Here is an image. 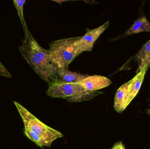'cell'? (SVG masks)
Instances as JSON below:
<instances>
[{
  "instance_id": "cell-9",
  "label": "cell",
  "mask_w": 150,
  "mask_h": 149,
  "mask_svg": "<svg viewBox=\"0 0 150 149\" xmlns=\"http://www.w3.org/2000/svg\"><path fill=\"white\" fill-rule=\"evenodd\" d=\"M131 60L134 61L138 65L136 71V74L142 71L144 66L149 69L150 66V40L143 45Z\"/></svg>"
},
{
  "instance_id": "cell-6",
  "label": "cell",
  "mask_w": 150,
  "mask_h": 149,
  "mask_svg": "<svg viewBox=\"0 0 150 149\" xmlns=\"http://www.w3.org/2000/svg\"><path fill=\"white\" fill-rule=\"evenodd\" d=\"M86 90L97 91L108 87L112 81L106 77L100 75L88 76L79 83Z\"/></svg>"
},
{
  "instance_id": "cell-8",
  "label": "cell",
  "mask_w": 150,
  "mask_h": 149,
  "mask_svg": "<svg viewBox=\"0 0 150 149\" xmlns=\"http://www.w3.org/2000/svg\"><path fill=\"white\" fill-rule=\"evenodd\" d=\"M143 32H150V23L144 15H142L136 20L133 24L123 34L114 39H112V41H115L122 38Z\"/></svg>"
},
{
  "instance_id": "cell-10",
  "label": "cell",
  "mask_w": 150,
  "mask_h": 149,
  "mask_svg": "<svg viewBox=\"0 0 150 149\" xmlns=\"http://www.w3.org/2000/svg\"><path fill=\"white\" fill-rule=\"evenodd\" d=\"M148 70L146 66H144L142 71L137 74L132 79L129 80V95L130 103L139 92L143 82L144 76Z\"/></svg>"
},
{
  "instance_id": "cell-7",
  "label": "cell",
  "mask_w": 150,
  "mask_h": 149,
  "mask_svg": "<svg viewBox=\"0 0 150 149\" xmlns=\"http://www.w3.org/2000/svg\"><path fill=\"white\" fill-rule=\"evenodd\" d=\"M129 81L122 85L116 92L114 108L116 112L121 113L130 104L129 95Z\"/></svg>"
},
{
  "instance_id": "cell-1",
  "label": "cell",
  "mask_w": 150,
  "mask_h": 149,
  "mask_svg": "<svg viewBox=\"0 0 150 149\" xmlns=\"http://www.w3.org/2000/svg\"><path fill=\"white\" fill-rule=\"evenodd\" d=\"M18 50L36 73L49 85L61 82L58 68L52 60L49 52L42 48L33 38L29 30Z\"/></svg>"
},
{
  "instance_id": "cell-11",
  "label": "cell",
  "mask_w": 150,
  "mask_h": 149,
  "mask_svg": "<svg viewBox=\"0 0 150 149\" xmlns=\"http://www.w3.org/2000/svg\"><path fill=\"white\" fill-rule=\"evenodd\" d=\"M58 72L60 79L66 83H79L89 76L88 74L70 71L64 68H58Z\"/></svg>"
},
{
  "instance_id": "cell-3",
  "label": "cell",
  "mask_w": 150,
  "mask_h": 149,
  "mask_svg": "<svg viewBox=\"0 0 150 149\" xmlns=\"http://www.w3.org/2000/svg\"><path fill=\"white\" fill-rule=\"evenodd\" d=\"M80 37L64 38L51 42L50 57L58 68L69 70V65L77 57L76 43Z\"/></svg>"
},
{
  "instance_id": "cell-15",
  "label": "cell",
  "mask_w": 150,
  "mask_h": 149,
  "mask_svg": "<svg viewBox=\"0 0 150 149\" xmlns=\"http://www.w3.org/2000/svg\"><path fill=\"white\" fill-rule=\"evenodd\" d=\"M111 149H125V146L122 142L116 143Z\"/></svg>"
},
{
  "instance_id": "cell-5",
  "label": "cell",
  "mask_w": 150,
  "mask_h": 149,
  "mask_svg": "<svg viewBox=\"0 0 150 149\" xmlns=\"http://www.w3.org/2000/svg\"><path fill=\"white\" fill-rule=\"evenodd\" d=\"M109 25L108 21L100 27L93 29L86 28V33L80 37L76 43L77 56L85 51H92L94 43L100 36L106 30Z\"/></svg>"
},
{
  "instance_id": "cell-13",
  "label": "cell",
  "mask_w": 150,
  "mask_h": 149,
  "mask_svg": "<svg viewBox=\"0 0 150 149\" xmlns=\"http://www.w3.org/2000/svg\"><path fill=\"white\" fill-rule=\"evenodd\" d=\"M25 1H26L25 0H23V1L14 0V1H13V3H14V5H15V7L16 9L20 21H21V23H22L24 33L28 30V28H27V25H26L23 15V6L25 3Z\"/></svg>"
},
{
  "instance_id": "cell-16",
  "label": "cell",
  "mask_w": 150,
  "mask_h": 149,
  "mask_svg": "<svg viewBox=\"0 0 150 149\" xmlns=\"http://www.w3.org/2000/svg\"><path fill=\"white\" fill-rule=\"evenodd\" d=\"M54 1L56 2L59 3L61 4V3L64 2H67V1Z\"/></svg>"
},
{
  "instance_id": "cell-12",
  "label": "cell",
  "mask_w": 150,
  "mask_h": 149,
  "mask_svg": "<svg viewBox=\"0 0 150 149\" xmlns=\"http://www.w3.org/2000/svg\"><path fill=\"white\" fill-rule=\"evenodd\" d=\"M24 133L25 136L28 139L32 141L40 148H42L43 147H50L52 145V143L46 141L45 139L28 129L25 128L24 129Z\"/></svg>"
},
{
  "instance_id": "cell-4",
  "label": "cell",
  "mask_w": 150,
  "mask_h": 149,
  "mask_svg": "<svg viewBox=\"0 0 150 149\" xmlns=\"http://www.w3.org/2000/svg\"><path fill=\"white\" fill-rule=\"evenodd\" d=\"M14 102L22 117L25 128L31 130L51 143L56 139L63 137L60 132L41 122L19 103L16 101Z\"/></svg>"
},
{
  "instance_id": "cell-14",
  "label": "cell",
  "mask_w": 150,
  "mask_h": 149,
  "mask_svg": "<svg viewBox=\"0 0 150 149\" xmlns=\"http://www.w3.org/2000/svg\"><path fill=\"white\" fill-rule=\"evenodd\" d=\"M0 75L7 78H11V74L0 62Z\"/></svg>"
},
{
  "instance_id": "cell-2",
  "label": "cell",
  "mask_w": 150,
  "mask_h": 149,
  "mask_svg": "<svg viewBox=\"0 0 150 149\" xmlns=\"http://www.w3.org/2000/svg\"><path fill=\"white\" fill-rule=\"evenodd\" d=\"M46 93L52 98L65 99L70 102H79L90 100L104 92L86 90L79 83H66L61 81L49 85Z\"/></svg>"
},
{
  "instance_id": "cell-17",
  "label": "cell",
  "mask_w": 150,
  "mask_h": 149,
  "mask_svg": "<svg viewBox=\"0 0 150 149\" xmlns=\"http://www.w3.org/2000/svg\"><path fill=\"white\" fill-rule=\"evenodd\" d=\"M147 112H148V113L150 115V109H149V110H147Z\"/></svg>"
}]
</instances>
